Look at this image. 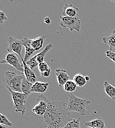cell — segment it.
Here are the masks:
<instances>
[{
	"label": "cell",
	"mask_w": 115,
	"mask_h": 128,
	"mask_svg": "<svg viewBox=\"0 0 115 128\" xmlns=\"http://www.w3.org/2000/svg\"><path fill=\"white\" fill-rule=\"evenodd\" d=\"M48 108L44 120L49 128H63L73 118L64 102H54L47 98Z\"/></svg>",
	"instance_id": "cell-1"
},
{
	"label": "cell",
	"mask_w": 115,
	"mask_h": 128,
	"mask_svg": "<svg viewBox=\"0 0 115 128\" xmlns=\"http://www.w3.org/2000/svg\"><path fill=\"white\" fill-rule=\"evenodd\" d=\"M91 104V102L87 99L77 97L72 93L69 95V102L67 104V110L69 112H76L80 116L86 115V108Z\"/></svg>",
	"instance_id": "cell-2"
},
{
	"label": "cell",
	"mask_w": 115,
	"mask_h": 128,
	"mask_svg": "<svg viewBox=\"0 0 115 128\" xmlns=\"http://www.w3.org/2000/svg\"><path fill=\"white\" fill-rule=\"evenodd\" d=\"M24 74H16L14 72L10 70L4 71V83L7 90H11L13 91L22 92L21 91V83Z\"/></svg>",
	"instance_id": "cell-3"
},
{
	"label": "cell",
	"mask_w": 115,
	"mask_h": 128,
	"mask_svg": "<svg viewBox=\"0 0 115 128\" xmlns=\"http://www.w3.org/2000/svg\"><path fill=\"white\" fill-rule=\"evenodd\" d=\"M8 90L11 94V97L13 102L14 110L21 116H24L26 112V104L28 96L24 94L23 92L13 91L11 90Z\"/></svg>",
	"instance_id": "cell-4"
},
{
	"label": "cell",
	"mask_w": 115,
	"mask_h": 128,
	"mask_svg": "<svg viewBox=\"0 0 115 128\" xmlns=\"http://www.w3.org/2000/svg\"><path fill=\"white\" fill-rule=\"evenodd\" d=\"M60 26L63 28H69L71 32L80 31V20L78 17H67L63 16H60Z\"/></svg>",
	"instance_id": "cell-5"
},
{
	"label": "cell",
	"mask_w": 115,
	"mask_h": 128,
	"mask_svg": "<svg viewBox=\"0 0 115 128\" xmlns=\"http://www.w3.org/2000/svg\"><path fill=\"white\" fill-rule=\"evenodd\" d=\"M53 48V44H49L46 46V48H44V49L40 52L39 54L35 55L34 56H33L31 58H30L26 63L33 70L35 68L38 67V64L40 63H42L44 62V58L45 56L47 54V53Z\"/></svg>",
	"instance_id": "cell-6"
},
{
	"label": "cell",
	"mask_w": 115,
	"mask_h": 128,
	"mask_svg": "<svg viewBox=\"0 0 115 128\" xmlns=\"http://www.w3.org/2000/svg\"><path fill=\"white\" fill-rule=\"evenodd\" d=\"M8 41V48H7V52L8 53H13L21 58H23L21 55V51L23 48V44L21 42V40L17 39L16 38L13 36L9 37L7 38Z\"/></svg>",
	"instance_id": "cell-7"
},
{
	"label": "cell",
	"mask_w": 115,
	"mask_h": 128,
	"mask_svg": "<svg viewBox=\"0 0 115 128\" xmlns=\"http://www.w3.org/2000/svg\"><path fill=\"white\" fill-rule=\"evenodd\" d=\"M1 64H7L13 67L18 71L24 73L23 65L21 64L19 58H18V56L13 53H8L5 56L4 59L1 60Z\"/></svg>",
	"instance_id": "cell-8"
},
{
	"label": "cell",
	"mask_w": 115,
	"mask_h": 128,
	"mask_svg": "<svg viewBox=\"0 0 115 128\" xmlns=\"http://www.w3.org/2000/svg\"><path fill=\"white\" fill-rule=\"evenodd\" d=\"M37 101L38 104L33 107L32 111L38 116H44L48 108L47 98H46L43 95H40L37 98Z\"/></svg>",
	"instance_id": "cell-9"
},
{
	"label": "cell",
	"mask_w": 115,
	"mask_h": 128,
	"mask_svg": "<svg viewBox=\"0 0 115 128\" xmlns=\"http://www.w3.org/2000/svg\"><path fill=\"white\" fill-rule=\"evenodd\" d=\"M21 40L22 44L25 49V55H24V62H27L30 58H32L31 56L33 55V54L36 52V50L32 47V39H30L28 38H24Z\"/></svg>",
	"instance_id": "cell-10"
},
{
	"label": "cell",
	"mask_w": 115,
	"mask_h": 128,
	"mask_svg": "<svg viewBox=\"0 0 115 128\" xmlns=\"http://www.w3.org/2000/svg\"><path fill=\"white\" fill-rule=\"evenodd\" d=\"M21 59L22 65L24 68V75L25 78H27V80L28 82H30V83H32L33 84L34 83L38 82L36 73H34V71L27 64L26 62H24V58H21Z\"/></svg>",
	"instance_id": "cell-11"
},
{
	"label": "cell",
	"mask_w": 115,
	"mask_h": 128,
	"mask_svg": "<svg viewBox=\"0 0 115 128\" xmlns=\"http://www.w3.org/2000/svg\"><path fill=\"white\" fill-rule=\"evenodd\" d=\"M79 15V9L72 4L66 3L63 10V16L67 17L77 18Z\"/></svg>",
	"instance_id": "cell-12"
},
{
	"label": "cell",
	"mask_w": 115,
	"mask_h": 128,
	"mask_svg": "<svg viewBox=\"0 0 115 128\" xmlns=\"http://www.w3.org/2000/svg\"><path fill=\"white\" fill-rule=\"evenodd\" d=\"M56 76L57 78L58 87L64 86V84L69 81V76L67 73L66 70L64 69H56Z\"/></svg>",
	"instance_id": "cell-13"
},
{
	"label": "cell",
	"mask_w": 115,
	"mask_h": 128,
	"mask_svg": "<svg viewBox=\"0 0 115 128\" xmlns=\"http://www.w3.org/2000/svg\"><path fill=\"white\" fill-rule=\"evenodd\" d=\"M50 86V83L48 82H36L33 84L31 93L32 92H36L43 94L47 91Z\"/></svg>",
	"instance_id": "cell-14"
},
{
	"label": "cell",
	"mask_w": 115,
	"mask_h": 128,
	"mask_svg": "<svg viewBox=\"0 0 115 128\" xmlns=\"http://www.w3.org/2000/svg\"><path fill=\"white\" fill-rule=\"evenodd\" d=\"M90 78L88 76H83L82 73H77L73 77V81L75 82L77 87L83 88L85 86L88 82H89Z\"/></svg>",
	"instance_id": "cell-15"
},
{
	"label": "cell",
	"mask_w": 115,
	"mask_h": 128,
	"mask_svg": "<svg viewBox=\"0 0 115 128\" xmlns=\"http://www.w3.org/2000/svg\"><path fill=\"white\" fill-rule=\"evenodd\" d=\"M85 125L87 128H106L105 121L103 120V118H102L100 117L96 118L94 120L86 122Z\"/></svg>",
	"instance_id": "cell-16"
},
{
	"label": "cell",
	"mask_w": 115,
	"mask_h": 128,
	"mask_svg": "<svg viewBox=\"0 0 115 128\" xmlns=\"http://www.w3.org/2000/svg\"><path fill=\"white\" fill-rule=\"evenodd\" d=\"M45 38H46V36L44 35L32 39V47L36 51L40 50L43 48Z\"/></svg>",
	"instance_id": "cell-17"
},
{
	"label": "cell",
	"mask_w": 115,
	"mask_h": 128,
	"mask_svg": "<svg viewBox=\"0 0 115 128\" xmlns=\"http://www.w3.org/2000/svg\"><path fill=\"white\" fill-rule=\"evenodd\" d=\"M103 85L106 95L109 97H110L112 100H115V87H114L107 81L104 82Z\"/></svg>",
	"instance_id": "cell-18"
},
{
	"label": "cell",
	"mask_w": 115,
	"mask_h": 128,
	"mask_svg": "<svg viewBox=\"0 0 115 128\" xmlns=\"http://www.w3.org/2000/svg\"><path fill=\"white\" fill-rule=\"evenodd\" d=\"M32 87H33V84L30 83V82H28L24 76L23 78L22 83H21V91H22V92L27 96H29L31 93Z\"/></svg>",
	"instance_id": "cell-19"
},
{
	"label": "cell",
	"mask_w": 115,
	"mask_h": 128,
	"mask_svg": "<svg viewBox=\"0 0 115 128\" xmlns=\"http://www.w3.org/2000/svg\"><path fill=\"white\" fill-rule=\"evenodd\" d=\"M103 42L104 44L109 45L111 50L112 48H115V30H113L112 34L110 36L103 37Z\"/></svg>",
	"instance_id": "cell-20"
},
{
	"label": "cell",
	"mask_w": 115,
	"mask_h": 128,
	"mask_svg": "<svg viewBox=\"0 0 115 128\" xmlns=\"http://www.w3.org/2000/svg\"><path fill=\"white\" fill-rule=\"evenodd\" d=\"M77 88L75 82L73 80H69L63 86V90L67 92H72L75 91Z\"/></svg>",
	"instance_id": "cell-21"
},
{
	"label": "cell",
	"mask_w": 115,
	"mask_h": 128,
	"mask_svg": "<svg viewBox=\"0 0 115 128\" xmlns=\"http://www.w3.org/2000/svg\"><path fill=\"white\" fill-rule=\"evenodd\" d=\"M80 128V118H73L71 122H69L64 128Z\"/></svg>",
	"instance_id": "cell-22"
},
{
	"label": "cell",
	"mask_w": 115,
	"mask_h": 128,
	"mask_svg": "<svg viewBox=\"0 0 115 128\" xmlns=\"http://www.w3.org/2000/svg\"><path fill=\"white\" fill-rule=\"evenodd\" d=\"M0 124L2 125H4L6 127H13V123L9 121V119L2 113L0 114Z\"/></svg>",
	"instance_id": "cell-23"
},
{
	"label": "cell",
	"mask_w": 115,
	"mask_h": 128,
	"mask_svg": "<svg viewBox=\"0 0 115 128\" xmlns=\"http://www.w3.org/2000/svg\"><path fill=\"white\" fill-rule=\"evenodd\" d=\"M38 71L40 72V73H44V72L48 70L49 69H50V66L48 65V64H47L46 62H42V63H40V64H38Z\"/></svg>",
	"instance_id": "cell-24"
},
{
	"label": "cell",
	"mask_w": 115,
	"mask_h": 128,
	"mask_svg": "<svg viewBox=\"0 0 115 128\" xmlns=\"http://www.w3.org/2000/svg\"><path fill=\"white\" fill-rule=\"evenodd\" d=\"M106 56L107 58H109L112 62H114L115 64V52H113L111 50H109L106 51Z\"/></svg>",
	"instance_id": "cell-25"
},
{
	"label": "cell",
	"mask_w": 115,
	"mask_h": 128,
	"mask_svg": "<svg viewBox=\"0 0 115 128\" xmlns=\"http://www.w3.org/2000/svg\"><path fill=\"white\" fill-rule=\"evenodd\" d=\"M7 20V17L6 14L3 11H0V22H1V24H3Z\"/></svg>",
	"instance_id": "cell-26"
},
{
	"label": "cell",
	"mask_w": 115,
	"mask_h": 128,
	"mask_svg": "<svg viewBox=\"0 0 115 128\" xmlns=\"http://www.w3.org/2000/svg\"><path fill=\"white\" fill-rule=\"evenodd\" d=\"M40 74H41V78H48V77H50V75H51V68L49 69L48 70L44 72V73H40Z\"/></svg>",
	"instance_id": "cell-27"
},
{
	"label": "cell",
	"mask_w": 115,
	"mask_h": 128,
	"mask_svg": "<svg viewBox=\"0 0 115 128\" xmlns=\"http://www.w3.org/2000/svg\"><path fill=\"white\" fill-rule=\"evenodd\" d=\"M44 24H51V19L50 17H45L44 19Z\"/></svg>",
	"instance_id": "cell-28"
},
{
	"label": "cell",
	"mask_w": 115,
	"mask_h": 128,
	"mask_svg": "<svg viewBox=\"0 0 115 128\" xmlns=\"http://www.w3.org/2000/svg\"><path fill=\"white\" fill-rule=\"evenodd\" d=\"M0 128H7V127H6L4 125H2V124H0Z\"/></svg>",
	"instance_id": "cell-29"
},
{
	"label": "cell",
	"mask_w": 115,
	"mask_h": 128,
	"mask_svg": "<svg viewBox=\"0 0 115 128\" xmlns=\"http://www.w3.org/2000/svg\"><path fill=\"white\" fill-rule=\"evenodd\" d=\"M112 2H115V1H112Z\"/></svg>",
	"instance_id": "cell-30"
},
{
	"label": "cell",
	"mask_w": 115,
	"mask_h": 128,
	"mask_svg": "<svg viewBox=\"0 0 115 128\" xmlns=\"http://www.w3.org/2000/svg\"><path fill=\"white\" fill-rule=\"evenodd\" d=\"M114 125H115V123H114Z\"/></svg>",
	"instance_id": "cell-31"
},
{
	"label": "cell",
	"mask_w": 115,
	"mask_h": 128,
	"mask_svg": "<svg viewBox=\"0 0 115 128\" xmlns=\"http://www.w3.org/2000/svg\"><path fill=\"white\" fill-rule=\"evenodd\" d=\"M47 128H48V127H47Z\"/></svg>",
	"instance_id": "cell-32"
},
{
	"label": "cell",
	"mask_w": 115,
	"mask_h": 128,
	"mask_svg": "<svg viewBox=\"0 0 115 128\" xmlns=\"http://www.w3.org/2000/svg\"></svg>",
	"instance_id": "cell-33"
}]
</instances>
